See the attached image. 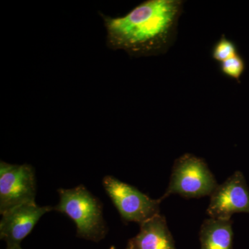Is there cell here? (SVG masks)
Returning <instances> with one entry per match:
<instances>
[{
    "label": "cell",
    "mask_w": 249,
    "mask_h": 249,
    "mask_svg": "<svg viewBox=\"0 0 249 249\" xmlns=\"http://www.w3.org/2000/svg\"><path fill=\"white\" fill-rule=\"evenodd\" d=\"M6 249H23L21 246H17V247H6Z\"/></svg>",
    "instance_id": "7c38bea8"
},
{
    "label": "cell",
    "mask_w": 249,
    "mask_h": 249,
    "mask_svg": "<svg viewBox=\"0 0 249 249\" xmlns=\"http://www.w3.org/2000/svg\"><path fill=\"white\" fill-rule=\"evenodd\" d=\"M128 249L125 248V249Z\"/></svg>",
    "instance_id": "5bb4252c"
},
{
    "label": "cell",
    "mask_w": 249,
    "mask_h": 249,
    "mask_svg": "<svg viewBox=\"0 0 249 249\" xmlns=\"http://www.w3.org/2000/svg\"><path fill=\"white\" fill-rule=\"evenodd\" d=\"M52 211V206H39L34 201L6 211L0 220V238L6 242V247L21 246L41 217Z\"/></svg>",
    "instance_id": "52a82bcc"
},
{
    "label": "cell",
    "mask_w": 249,
    "mask_h": 249,
    "mask_svg": "<svg viewBox=\"0 0 249 249\" xmlns=\"http://www.w3.org/2000/svg\"><path fill=\"white\" fill-rule=\"evenodd\" d=\"M240 213L249 214V188L243 173L235 171L210 196L207 214L209 217L229 219Z\"/></svg>",
    "instance_id": "8992f818"
},
{
    "label": "cell",
    "mask_w": 249,
    "mask_h": 249,
    "mask_svg": "<svg viewBox=\"0 0 249 249\" xmlns=\"http://www.w3.org/2000/svg\"><path fill=\"white\" fill-rule=\"evenodd\" d=\"M220 70L224 76L240 81L245 70V62L240 55L237 54L231 58L220 62Z\"/></svg>",
    "instance_id": "8fae6325"
},
{
    "label": "cell",
    "mask_w": 249,
    "mask_h": 249,
    "mask_svg": "<svg viewBox=\"0 0 249 249\" xmlns=\"http://www.w3.org/2000/svg\"><path fill=\"white\" fill-rule=\"evenodd\" d=\"M233 236L231 219L209 217L199 231L201 249H232Z\"/></svg>",
    "instance_id": "9c48e42d"
},
{
    "label": "cell",
    "mask_w": 249,
    "mask_h": 249,
    "mask_svg": "<svg viewBox=\"0 0 249 249\" xmlns=\"http://www.w3.org/2000/svg\"><path fill=\"white\" fill-rule=\"evenodd\" d=\"M218 186L217 180L204 160L192 154H184L175 160L169 184L163 201L171 195L187 199L211 196Z\"/></svg>",
    "instance_id": "3957f363"
},
{
    "label": "cell",
    "mask_w": 249,
    "mask_h": 249,
    "mask_svg": "<svg viewBox=\"0 0 249 249\" xmlns=\"http://www.w3.org/2000/svg\"><path fill=\"white\" fill-rule=\"evenodd\" d=\"M59 201L54 211L65 214L74 222L76 235L84 240L98 242L105 238L107 227L103 217V206L83 185L60 188Z\"/></svg>",
    "instance_id": "7a4b0ae2"
},
{
    "label": "cell",
    "mask_w": 249,
    "mask_h": 249,
    "mask_svg": "<svg viewBox=\"0 0 249 249\" xmlns=\"http://www.w3.org/2000/svg\"><path fill=\"white\" fill-rule=\"evenodd\" d=\"M238 54L237 47L232 41L223 35L213 47L212 58L215 61L222 62Z\"/></svg>",
    "instance_id": "30bf717a"
},
{
    "label": "cell",
    "mask_w": 249,
    "mask_h": 249,
    "mask_svg": "<svg viewBox=\"0 0 249 249\" xmlns=\"http://www.w3.org/2000/svg\"><path fill=\"white\" fill-rule=\"evenodd\" d=\"M183 9L182 0H146L121 17L101 14L107 47L136 58L166 53L176 40Z\"/></svg>",
    "instance_id": "6da1fadb"
},
{
    "label": "cell",
    "mask_w": 249,
    "mask_h": 249,
    "mask_svg": "<svg viewBox=\"0 0 249 249\" xmlns=\"http://www.w3.org/2000/svg\"><path fill=\"white\" fill-rule=\"evenodd\" d=\"M36 171L31 165L0 161V213L36 201Z\"/></svg>",
    "instance_id": "5b68a950"
},
{
    "label": "cell",
    "mask_w": 249,
    "mask_h": 249,
    "mask_svg": "<svg viewBox=\"0 0 249 249\" xmlns=\"http://www.w3.org/2000/svg\"><path fill=\"white\" fill-rule=\"evenodd\" d=\"M108 249H116L115 248V247H114V246H111V247H109V248Z\"/></svg>",
    "instance_id": "4fadbf2b"
},
{
    "label": "cell",
    "mask_w": 249,
    "mask_h": 249,
    "mask_svg": "<svg viewBox=\"0 0 249 249\" xmlns=\"http://www.w3.org/2000/svg\"><path fill=\"white\" fill-rule=\"evenodd\" d=\"M103 186L124 222L140 225L160 214V198L152 199L135 187L111 175L103 178Z\"/></svg>",
    "instance_id": "277c9868"
},
{
    "label": "cell",
    "mask_w": 249,
    "mask_h": 249,
    "mask_svg": "<svg viewBox=\"0 0 249 249\" xmlns=\"http://www.w3.org/2000/svg\"><path fill=\"white\" fill-rule=\"evenodd\" d=\"M128 249H177L164 216L159 214L140 224L137 235L127 242Z\"/></svg>",
    "instance_id": "ba28073f"
}]
</instances>
